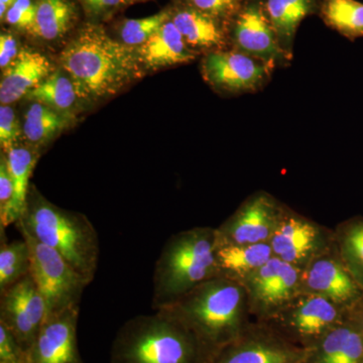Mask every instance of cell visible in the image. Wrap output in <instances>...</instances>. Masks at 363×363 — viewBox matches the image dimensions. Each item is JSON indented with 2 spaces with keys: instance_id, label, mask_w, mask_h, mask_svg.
I'll use <instances>...</instances> for the list:
<instances>
[{
  "instance_id": "6da1fadb",
  "label": "cell",
  "mask_w": 363,
  "mask_h": 363,
  "mask_svg": "<svg viewBox=\"0 0 363 363\" xmlns=\"http://www.w3.org/2000/svg\"><path fill=\"white\" fill-rule=\"evenodd\" d=\"M161 310L194 335L207 363L252 322L245 288L223 277L205 281Z\"/></svg>"
},
{
  "instance_id": "7a4b0ae2",
  "label": "cell",
  "mask_w": 363,
  "mask_h": 363,
  "mask_svg": "<svg viewBox=\"0 0 363 363\" xmlns=\"http://www.w3.org/2000/svg\"><path fill=\"white\" fill-rule=\"evenodd\" d=\"M60 63L79 98L90 101L116 95L143 76L138 51L93 25L84 26L66 45Z\"/></svg>"
},
{
  "instance_id": "3957f363",
  "label": "cell",
  "mask_w": 363,
  "mask_h": 363,
  "mask_svg": "<svg viewBox=\"0 0 363 363\" xmlns=\"http://www.w3.org/2000/svg\"><path fill=\"white\" fill-rule=\"evenodd\" d=\"M16 225L56 250L88 284L92 283L100 245L96 229L85 215L55 206L30 188L25 212Z\"/></svg>"
},
{
  "instance_id": "277c9868",
  "label": "cell",
  "mask_w": 363,
  "mask_h": 363,
  "mask_svg": "<svg viewBox=\"0 0 363 363\" xmlns=\"http://www.w3.org/2000/svg\"><path fill=\"white\" fill-rule=\"evenodd\" d=\"M216 228L196 226L164 243L154 272L152 309L169 307L198 286L219 277Z\"/></svg>"
},
{
  "instance_id": "5b68a950",
  "label": "cell",
  "mask_w": 363,
  "mask_h": 363,
  "mask_svg": "<svg viewBox=\"0 0 363 363\" xmlns=\"http://www.w3.org/2000/svg\"><path fill=\"white\" fill-rule=\"evenodd\" d=\"M111 363H207L194 335L168 313L131 318L117 331Z\"/></svg>"
},
{
  "instance_id": "8992f818",
  "label": "cell",
  "mask_w": 363,
  "mask_h": 363,
  "mask_svg": "<svg viewBox=\"0 0 363 363\" xmlns=\"http://www.w3.org/2000/svg\"><path fill=\"white\" fill-rule=\"evenodd\" d=\"M20 231L30 252V274L47 304L48 314L79 307L89 285L56 250L25 230Z\"/></svg>"
},
{
  "instance_id": "52a82bcc",
  "label": "cell",
  "mask_w": 363,
  "mask_h": 363,
  "mask_svg": "<svg viewBox=\"0 0 363 363\" xmlns=\"http://www.w3.org/2000/svg\"><path fill=\"white\" fill-rule=\"evenodd\" d=\"M350 317V311L327 298L300 294L266 323L298 347L311 350Z\"/></svg>"
},
{
  "instance_id": "ba28073f",
  "label": "cell",
  "mask_w": 363,
  "mask_h": 363,
  "mask_svg": "<svg viewBox=\"0 0 363 363\" xmlns=\"http://www.w3.org/2000/svg\"><path fill=\"white\" fill-rule=\"evenodd\" d=\"M269 245L274 257L303 271L313 259L335 247V233L285 204Z\"/></svg>"
},
{
  "instance_id": "9c48e42d",
  "label": "cell",
  "mask_w": 363,
  "mask_h": 363,
  "mask_svg": "<svg viewBox=\"0 0 363 363\" xmlns=\"http://www.w3.org/2000/svg\"><path fill=\"white\" fill-rule=\"evenodd\" d=\"M302 269L272 257L241 283L247 292L250 314L267 322L301 294Z\"/></svg>"
},
{
  "instance_id": "30bf717a",
  "label": "cell",
  "mask_w": 363,
  "mask_h": 363,
  "mask_svg": "<svg viewBox=\"0 0 363 363\" xmlns=\"http://www.w3.org/2000/svg\"><path fill=\"white\" fill-rule=\"evenodd\" d=\"M309 350L286 340L266 322L252 321L208 363H305Z\"/></svg>"
},
{
  "instance_id": "8fae6325",
  "label": "cell",
  "mask_w": 363,
  "mask_h": 363,
  "mask_svg": "<svg viewBox=\"0 0 363 363\" xmlns=\"http://www.w3.org/2000/svg\"><path fill=\"white\" fill-rule=\"evenodd\" d=\"M285 204L266 191L248 196L240 206L216 227L217 243H269L281 220Z\"/></svg>"
},
{
  "instance_id": "7c38bea8",
  "label": "cell",
  "mask_w": 363,
  "mask_h": 363,
  "mask_svg": "<svg viewBox=\"0 0 363 363\" xmlns=\"http://www.w3.org/2000/svg\"><path fill=\"white\" fill-rule=\"evenodd\" d=\"M274 67L236 50L208 52L202 61L205 80L228 94H245L262 89L271 79Z\"/></svg>"
},
{
  "instance_id": "4fadbf2b",
  "label": "cell",
  "mask_w": 363,
  "mask_h": 363,
  "mask_svg": "<svg viewBox=\"0 0 363 363\" xmlns=\"http://www.w3.org/2000/svg\"><path fill=\"white\" fill-rule=\"evenodd\" d=\"M45 298L28 274L0 294V324L4 325L28 353L47 317Z\"/></svg>"
},
{
  "instance_id": "5bb4252c",
  "label": "cell",
  "mask_w": 363,
  "mask_h": 363,
  "mask_svg": "<svg viewBox=\"0 0 363 363\" xmlns=\"http://www.w3.org/2000/svg\"><path fill=\"white\" fill-rule=\"evenodd\" d=\"M301 294L320 296L350 313L363 301L362 289L344 266L336 243L303 269Z\"/></svg>"
},
{
  "instance_id": "9a60e30c",
  "label": "cell",
  "mask_w": 363,
  "mask_h": 363,
  "mask_svg": "<svg viewBox=\"0 0 363 363\" xmlns=\"http://www.w3.org/2000/svg\"><path fill=\"white\" fill-rule=\"evenodd\" d=\"M233 49L260 60L272 67L288 63L264 4L259 0L245 1L233 20Z\"/></svg>"
},
{
  "instance_id": "2e32d148",
  "label": "cell",
  "mask_w": 363,
  "mask_h": 363,
  "mask_svg": "<svg viewBox=\"0 0 363 363\" xmlns=\"http://www.w3.org/2000/svg\"><path fill=\"white\" fill-rule=\"evenodd\" d=\"M79 307L47 315L28 353V363H83L78 347Z\"/></svg>"
},
{
  "instance_id": "e0dca14e",
  "label": "cell",
  "mask_w": 363,
  "mask_h": 363,
  "mask_svg": "<svg viewBox=\"0 0 363 363\" xmlns=\"http://www.w3.org/2000/svg\"><path fill=\"white\" fill-rule=\"evenodd\" d=\"M52 72L51 62L39 52L23 50L4 69L0 82L1 105L13 104L28 96Z\"/></svg>"
},
{
  "instance_id": "ac0fdd59",
  "label": "cell",
  "mask_w": 363,
  "mask_h": 363,
  "mask_svg": "<svg viewBox=\"0 0 363 363\" xmlns=\"http://www.w3.org/2000/svg\"><path fill=\"white\" fill-rule=\"evenodd\" d=\"M305 363H363V333L351 316L309 350Z\"/></svg>"
},
{
  "instance_id": "d6986e66",
  "label": "cell",
  "mask_w": 363,
  "mask_h": 363,
  "mask_svg": "<svg viewBox=\"0 0 363 363\" xmlns=\"http://www.w3.org/2000/svg\"><path fill=\"white\" fill-rule=\"evenodd\" d=\"M182 37L193 51H218L226 45V35L221 21L203 13L192 4L183 6L172 14Z\"/></svg>"
},
{
  "instance_id": "ffe728a7",
  "label": "cell",
  "mask_w": 363,
  "mask_h": 363,
  "mask_svg": "<svg viewBox=\"0 0 363 363\" xmlns=\"http://www.w3.org/2000/svg\"><path fill=\"white\" fill-rule=\"evenodd\" d=\"M138 54L143 66L160 69L193 61L197 52L189 48L171 18L138 48Z\"/></svg>"
},
{
  "instance_id": "44dd1931",
  "label": "cell",
  "mask_w": 363,
  "mask_h": 363,
  "mask_svg": "<svg viewBox=\"0 0 363 363\" xmlns=\"http://www.w3.org/2000/svg\"><path fill=\"white\" fill-rule=\"evenodd\" d=\"M4 155L13 179V196L6 211L0 214V228L2 229L16 223L23 216L30 189V176L39 159L37 150L18 145H14L11 150L4 152Z\"/></svg>"
},
{
  "instance_id": "7402d4cb",
  "label": "cell",
  "mask_w": 363,
  "mask_h": 363,
  "mask_svg": "<svg viewBox=\"0 0 363 363\" xmlns=\"http://www.w3.org/2000/svg\"><path fill=\"white\" fill-rule=\"evenodd\" d=\"M269 243L221 245L217 243L216 262L219 277L242 283L250 274L266 264L272 257Z\"/></svg>"
},
{
  "instance_id": "603a6c76",
  "label": "cell",
  "mask_w": 363,
  "mask_h": 363,
  "mask_svg": "<svg viewBox=\"0 0 363 363\" xmlns=\"http://www.w3.org/2000/svg\"><path fill=\"white\" fill-rule=\"evenodd\" d=\"M320 0H264V9L281 49L289 58L293 56V45L300 23L320 7Z\"/></svg>"
},
{
  "instance_id": "cb8c5ba5",
  "label": "cell",
  "mask_w": 363,
  "mask_h": 363,
  "mask_svg": "<svg viewBox=\"0 0 363 363\" xmlns=\"http://www.w3.org/2000/svg\"><path fill=\"white\" fill-rule=\"evenodd\" d=\"M72 121L73 116L33 101L25 114L23 135L26 143L30 145L28 147L38 150L68 128Z\"/></svg>"
},
{
  "instance_id": "d4e9b609",
  "label": "cell",
  "mask_w": 363,
  "mask_h": 363,
  "mask_svg": "<svg viewBox=\"0 0 363 363\" xmlns=\"http://www.w3.org/2000/svg\"><path fill=\"white\" fill-rule=\"evenodd\" d=\"M75 9L69 0H37L30 35L44 40L64 37L75 21Z\"/></svg>"
},
{
  "instance_id": "484cf974",
  "label": "cell",
  "mask_w": 363,
  "mask_h": 363,
  "mask_svg": "<svg viewBox=\"0 0 363 363\" xmlns=\"http://www.w3.org/2000/svg\"><path fill=\"white\" fill-rule=\"evenodd\" d=\"M334 233L339 257L363 291V216L340 222Z\"/></svg>"
},
{
  "instance_id": "4316f807",
  "label": "cell",
  "mask_w": 363,
  "mask_h": 363,
  "mask_svg": "<svg viewBox=\"0 0 363 363\" xmlns=\"http://www.w3.org/2000/svg\"><path fill=\"white\" fill-rule=\"evenodd\" d=\"M26 98L71 116L80 99L73 81L63 69L52 72Z\"/></svg>"
},
{
  "instance_id": "83f0119b",
  "label": "cell",
  "mask_w": 363,
  "mask_h": 363,
  "mask_svg": "<svg viewBox=\"0 0 363 363\" xmlns=\"http://www.w3.org/2000/svg\"><path fill=\"white\" fill-rule=\"evenodd\" d=\"M320 16L327 26L355 40L363 38V4L357 0H321Z\"/></svg>"
},
{
  "instance_id": "f1b7e54d",
  "label": "cell",
  "mask_w": 363,
  "mask_h": 363,
  "mask_svg": "<svg viewBox=\"0 0 363 363\" xmlns=\"http://www.w3.org/2000/svg\"><path fill=\"white\" fill-rule=\"evenodd\" d=\"M30 272V252L25 238L21 240L7 241L4 230H1L0 294L6 292L14 284L28 276Z\"/></svg>"
},
{
  "instance_id": "f546056e",
  "label": "cell",
  "mask_w": 363,
  "mask_h": 363,
  "mask_svg": "<svg viewBox=\"0 0 363 363\" xmlns=\"http://www.w3.org/2000/svg\"><path fill=\"white\" fill-rule=\"evenodd\" d=\"M171 18L172 13L164 11L147 18L125 21L121 28V40L123 44L128 47H140L147 43L164 23L171 20Z\"/></svg>"
},
{
  "instance_id": "4dcf8cb0",
  "label": "cell",
  "mask_w": 363,
  "mask_h": 363,
  "mask_svg": "<svg viewBox=\"0 0 363 363\" xmlns=\"http://www.w3.org/2000/svg\"><path fill=\"white\" fill-rule=\"evenodd\" d=\"M191 4L203 13L221 21H233L245 4V0H190Z\"/></svg>"
},
{
  "instance_id": "1f68e13d",
  "label": "cell",
  "mask_w": 363,
  "mask_h": 363,
  "mask_svg": "<svg viewBox=\"0 0 363 363\" xmlns=\"http://www.w3.org/2000/svg\"><path fill=\"white\" fill-rule=\"evenodd\" d=\"M21 133L20 124L13 107L1 105L0 107V145L4 152L18 145Z\"/></svg>"
},
{
  "instance_id": "d6a6232c",
  "label": "cell",
  "mask_w": 363,
  "mask_h": 363,
  "mask_svg": "<svg viewBox=\"0 0 363 363\" xmlns=\"http://www.w3.org/2000/svg\"><path fill=\"white\" fill-rule=\"evenodd\" d=\"M0 363H28V352L2 324H0Z\"/></svg>"
},
{
  "instance_id": "836d02e7",
  "label": "cell",
  "mask_w": 363,
  "mask_h": 363,
  "mask_svg": "<svg viewBox=\"0 0 363 363\" xmlns=\"http://www.w3.org/2000/svg\"><path fill=\"white\" fill-rule=\"evenodd\" d=\"M35 18V4L32 0H16L4 16V20L11 26L28 30Z\"/></svg>"
},
{
  "instance_id": "e575fe53",
  "label": "cell",
  "mask_w": 363,
  "mask_h": 363,
  "mask_svg": "<svg viewBox=\"0 0 363 363\" xmlns=\"http://www.w3.org/2000/svg\"><path fill=\"white\" fill-rule=\"evenodd\" d=\"M13 196V183L9 173L6 156L2 154L0 161V214L4 213L11 204Z\"/></svg>"
},
{
  "instance_id": "d590c367",
  "label": "cell",
  "mask_w": 363,
  "mask_h": 363,
  "mask_svg": "<svg viewBox=\"0 0 363 363\" xmlns=\"http://www.w3.org/2000/svg\"><path fill=\"white\" fill-rule=\"evenodd\" d=\"M18 43L11 33H1L0 37V67L6 69L18 57Z\"/></svg>"
},
{
  "instance_id": "8d00e7d4",
  "label": "cell",
  "mask_w": 363,
  "mask_h": 363,
  "mask_svg": "<svg viewBox=\"0 0 363 363\" xmlns=\"http://www.w3.org/2000/svg\"><path fill=\"white\" fill-rule=\"evenodd\" d=\"M92 13H101L123 4L124 0H82Z\"/></svg>"
},
{
  "instance_id": "74e56055",
  "label": "cell",
  "mask_w": 363,
  "mask_h": 363,
  "mask_svg": "<svg viewBox=\"0 0 363 363\" xmlns=\"http://www.w3.org/2000/svg\"><path fill=\"white\" fill-rule=\"evenodd\" d=\"M350 316L352 319L355 320V322L360 327L363 333V301L357 306V308L352 310L350 313Z\"/></svg>"
},
{
  "instance_id": "f35d334b",
  "label": "cell",
  "mask_w": 363,
  "mask_h": 363,
  "mask_svg": "<svg viewBox=\"0 0 363 363\" xmlns=\"http://www.w3.org/2000/svg\"><path fill=\"white\" fill-rule=\"evenodd\" d=\"M14 1L16 0H0V16H1L2 20H4L6 11H9V7L13 6Z\"/></svg>"
},
{
  "instance_id": "ab89813d",
  "label": "cell",
  "mask_w": 363,
  "mask_h": 363,
  "mask_svg": "<svg viewBox=\"0 0 363 363\" xmlns=\"http://www.w3.org/2000/svg\"><path fill=\"white\" fill-rule=\"evenodd\" d=\"M130 2L140 1V0H130Z\"/></svg>"
}]
</instances>
